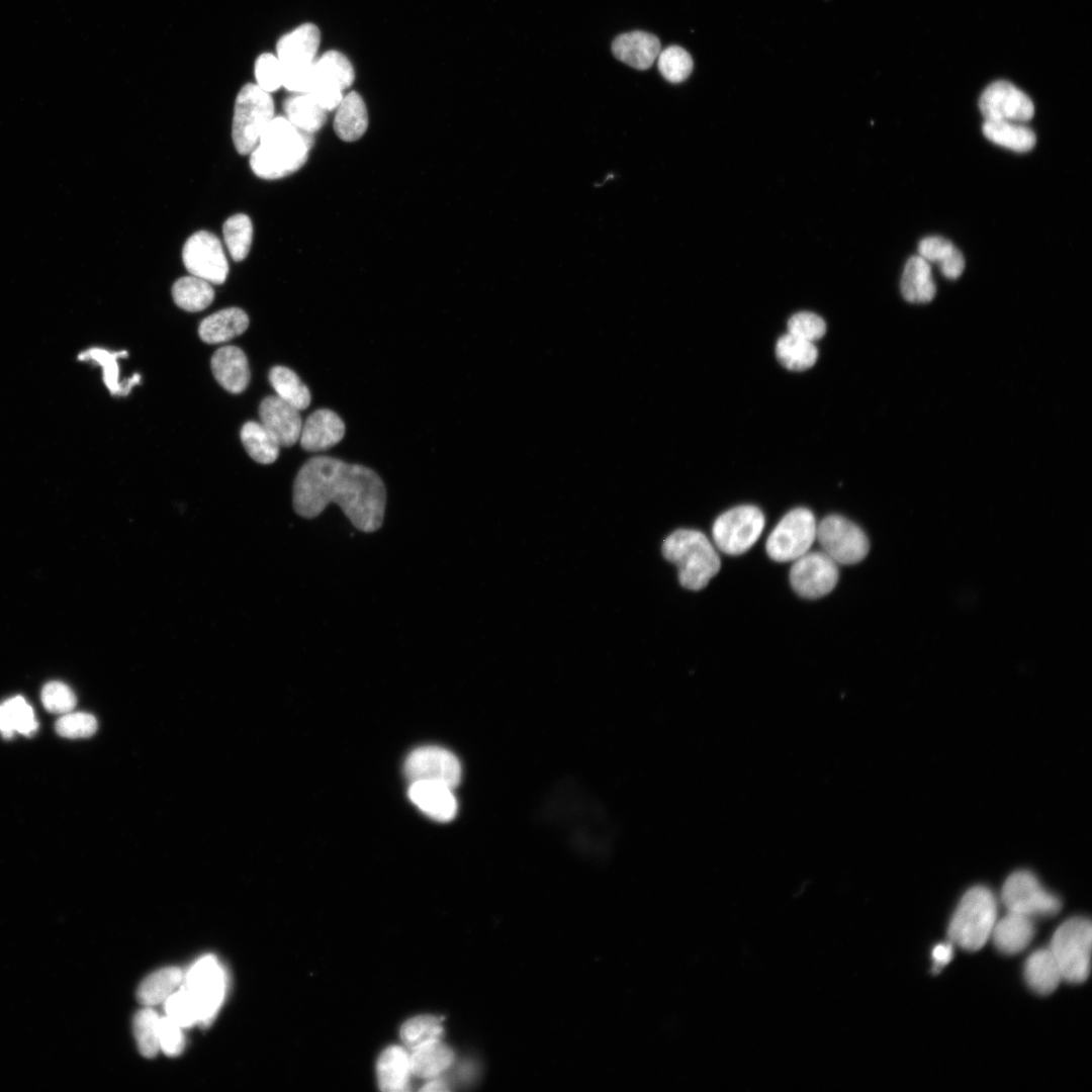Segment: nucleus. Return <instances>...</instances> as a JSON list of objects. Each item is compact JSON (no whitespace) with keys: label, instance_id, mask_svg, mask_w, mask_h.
<instances>
[{"label":"nucleus","instance_id":"de8ad7c7","mask_svg":"<svg viewBox=\"0 0 1092 1092\" xmlns=\"http://www.w3.org/2000/svg\"><path fill=\"white\" fill-rule=\"evenodd\" d=\"M256 84L268 93L282 86V68L278 58L270 53L260 55L255 63Z\"/></svg>","mask_w":1092,"mask_h":1092},{"label":"nucleus","instance_id":"6ab92c4d","mask_svg":"<svg viewBox=\"0 0 1092 1092\" xmlns=\"http://www.w3.org/2000/svg\"><path fill=\"white\" fill-rule=\"evenodd\" d=\"M452 790L440 783L418 781L411 783L407 795L426 815L440 822H448L457 812Z\"/></svg>","mask_w":1092,"mask_h":1092},{"label":"nucleus","instance_id":"20e7f679","mask_svg":"<svg viewBox=\"0 0 1092 1092\" xmlns=\"http://www.w3.org/2000/svg\"><path fill=\"white\" fill-rule=\"evenodd\" d=\"M996 917L997 903L992 891L985 886H975L958 904L949 921L948 938L966 950L976 951L991 936Z\"/></svg>","mask_w":1092,"mask_h":1092},{"label":"nucleus","instance_id":"72a5a7b5","mask_svg":"<svg viewBox=\"0 0 1092 1092\" xmlns=\"http://www.w3.org/2000/svg\"><path fill=\"white\" fill-rule=\"evenodd\" d=\"M776 355L787 369L803 371L815 364L818 351L814 343L787 333L778 340Z\"/></svg>","mask_w":1092,"mask_h":1092},{"label":"nucleus","instance_id":"603ef678","mask_svg":"<svg viewBox=\"0 0 1092 1092\" xmlns=\"http://www.w3.org/2000/svg\"><path fill=\"white\" fill-rule=\"evenodd\" d=\"M953 948L951 943H939L932 949V958L934 961L933 972L938 973L940 967L948 964L952 959Z\"/></svg>","mask_w":1092,"mask_h":1092},{"label":"nucleus","instance_id":"f704fd0d","mask_svg":"<svg viewBox=\"0 0 1092 1092\" xmlns=\"http://www.w3.org/2000/svg\"><path fill=\"white\" fill-rule=\"evenodd\" d=\"M172 296L179 307L187 311H200L212 302L214 290L209 282L191 275L175 281Z\"/></svg>","mask_w":1092,"mask_h":1092},{"label":"nucleus","instance_id":"e433bc0d","mask_svg":"<svg viewBox=\"0 0 1092 1092\" xmlns=\"http://www.w3.org/2000/svg\"><path fill=\"white\" fill-rule=\"evenodd\" d=\"M354 79V68L341 52L328 51L313 63V80L333 84L344 91L352 85Z\"/></svg>","mask_w":1092,"mask_h":1092},{"label":"nucleus","instance_id":"cd10ccee","mask_svg":"<svg viewBox=\"0 0 1092 1092\" xmlns=\"http://www.w3.org/2000/svg\"><path fill=\"white\" fill-rule=\"evenodd\" d=\"M982 130L987 140L1017 153L1030 151L1036 143L1035 133L1018 122L985 120Z\"/></svg>","mask_w":1092,"mask_h":1092},{"label":"nucleus","instance_id":"4c0bfd02","mask_svg":"<svg viewBox=\"0 0 1092 1092\" xmlns=\"http://www.w3.org/2000/svg\"><path fill=\"white\" fill-rule=\"evenodd\" d=\"M269 381L277 396L298 411L309 405V389L291 369L284 366L273 367L269 372Z\"/></svg>","mask_w":1092,"mask_h":1092},{"label":"nucleus","instance_id":"0eeeda50","mask_svg":"<svg viewBox=\"0 0 1092 1092\" xmlns=\"http://www.w3.org/2000/svg\"><path fill=\"white\" fill-rule=\"evenodd\" d=\"M181 985L195 1003L198 1023L209 1024L225 994V974L217 959L208 954L196 961L184 975Z\"/></svg>","mask_w":1092,"mask_h":1092},{"label":"nucleus","instance_id":"f8f14e48","mask_svg":"<svg viewBox=\"0 0 1092 1092\" xmlns=\"http://www.w3.org/2000/svg\"><path fill=\"white\" fill-rule=\"evenodd\" d=\"M187 271L209 283L221 284L229 274V262L218 238L207 231L191 235L182 250Z\"/></svg>","mask_w":1092,"mask_h":1092},{"label":"nucleus","instance_id":"a211bd4d","mask_svg":"<svg viewBox=\"0 0 1092 1092\" xmlns=\"http://www.w3.org/2000/svg\"><path fill=\"white\" fill-rule=\"evenodd\" d=\"M344 435L342 419L331 410L321 408L310 414L302 424L299 441L304 450L318 452L338 444Z\"/></svg>","mask_w":1092,"mask_h":1092},{"label":"nucleus","instance_id":"f03ea898","mask_svg":"<svg viewBox=\"0 0 1092 1092\" xmlns=\"http://www.w3.org/2000/svg\"><path fill=\"white\" fill-rule=\"evenodd\" d=\"M311 140L285 116H275L250 153V167L263 179H278L298 170L306 161Z\"/></svg>","mask_w":1092,"mask_h":1092},{"label":"nucleus","instance_id":"4468645a","mask_svg":"<svg viewBox=\"0 0 1092 1092\" xmlns=\"http://www.w3.org/2000/svg\"><path fill=\"white\" fill-rule=\"evenodd\" d=\"M404 774L411 783L436 782L453 789L460 782L461 766L450 751L438 746H423L408 754Z\"/></svg>","mask_w":1092,"mask_h":1092},{"label":"nucleus","instance_id":"39448f33","mask_svg":"<svg viewBox=\"0 0 1092 1092\" xmlns=\"http://www.w3.org/2000/svg\"><path fill=\"white\" fill-rule=\"evenodd\" d=\"M274 117L275 105L271 94L257 84L244 85L236 98L232 127L233 142L238 153L250 154Z\"/></svg>","mask_w":1092,"mask_h":1092},{"label":"nucleus","instance_id":"37998d69","mask_svg":"<svg viewBox=\"0 0 1092 1092\" xmlns=\"http://www.w3.org/2000/svg\"><path fill=\"white\" fill-rule=\"evenodd\" d=\"M658 70L669 82L685 81L693 70V60L682 48L671 46L658 55Z\"/></svg>","mask_w":1092,"mask_h":1092},{"label":"nucleus","instance_id":"b1692460","mask_svg":"<svg viewBox=\"0 0 1092 1092\" xmlns=\"http://www.w3.org/2000/svg\"><path fill=\"white\" fill-rule=\"evenodd\" d=\"M368 112L361 95L355 91L345 95L336 108L334 129L345 142H355L366 131Z\"/></svg>","mask_w":1092,"mask_h":1092},{"label":"nucleus","instance_id":"2eb2a0df","mask_svg":"<svg viewBox=\"0 0 1092 1092\" xmlns=\"http://www.w3.org/2000/svg\"><path fill=\"white\" fill-rule=\"evenodd\" d=\"M985 120H1002L1022 123L1032 118L1034 106L1031 99L1013 84L996 81L982 93L979 101Z\"/></svg>","mask_w":1092,"mask_h":1092},{"label":"nucleus","instance_id":"6e6552de","mask_svg":"<svg viewBox=\"0 0 1092 1092\" xmlns=\"http://www.w3.org/2000/svg\"><path fill=\"white\" fill-rule=\"evenodd\" d=\"M816 520L810 510H792L782 518L768 536L766 552L778 562L794 561L809 551L816 540Z\"/></svg>","mask_w":1092,"mask_h":1092},{"label":"nucleus","instance_id":"864d4df0","mask_svg":"<svg viewBox=\"0 0 1092 1092\" xmlns=\"http://www.w3.org/2000/svg\"><path fill=\"white\" fill-rule=\"evenodd\" d=\"M421 1090L422 1091H445V1090H447V1086L442 1080L434 1079L431 1082L427 1083Z\"/></svg>","mask_w":1092,"mask_h":1092},{"label":"nucleus","instance_id":"f257e3e1","mask_svg":"<svg viewBox=\"0 0 1092 1092\" xmlns=\"http://www.w3.org/2000/svg\"><path fill=\"white\" fill-rule=\"evenodd\" d=\"M293 508L307 519L337 504L353 526L371 533L381 528L386 489L372 469L330 456H315L298 470L293 483Z\"/></svg>","mask_w":1092,"mask_h":1092},{"label":"nucleus","instance_id":"423d86ee","mask_svg":"<svg viewBox=\"0 0 1092 1092\" xmlns=\"http://www.w3.org/2000/svg\"><path fill=\"white\" fill-rule=\"evenodd\" d=\"M1091 936V921L1085 917L1070 918L1055 931L1050 949L1067 982L1082 983L1088 978Z\"/></svg>","mask_w":1092,"mask_h":1092},{"label":"nucleus","instance_id":"412c9836","mask_svg":"<svg viewBox=\"0 0 1092 1092\" xmlns=\"http://www.w3.org/2000/svg\"><path fill=\"white\" fill-rule=\"evenodd\" d=\"M612 51L623 63L638 70H646L658 57L660 41L654 34L632 31L617 36L612 43Z\"/></svg>","mask_w":1092,"mask_h":1092},{"label":"nucleus","instance_id":"58836bf2","mask_svg":"<svg viewBox=\"0 0 1092 1092\" xmlns=\"http://www.w3.org/2000/svg\"><path fill=\"white\" fill-rule=\"evenodd\" d=\"M241 440L248 454L259 463L270 464L279 455V443L261 423L247 422L241 430Z\"/></svg>","mask_w":1092,"mask_h":1092},{"label":"nucleus","instance_id":"49530a36","mask_svg":"<svg viewBox=\"0 0 1092 1092\" xmlns=\"http://www.w3.org/2000/svg\"><path fill=\"white\" fill-rule=\"evenodd\" d=\"M41 702L49 712L63 715L75 708L77 700L74 692L67 685L61 681H50L42 688Z\"/></svg>","mask_w":1092,"mask_h":1092},{"label":"nucleus","instance_id":"4be33fe9","mask_svg":"<svg viewBox=\"0 0 1092 1092\" xmlns=\"http://www.w3.org/2000/svg\"><path fill=\"white\" fill-rule=\"evenodd\" d=\"M1034 935L1032 918L1008 912L995 923L991 936L996 948L1005 954H1015L1029 944Z\"/></svg>","mask_w":1092,"mask_h":1092},{"label":"nucleus","instance_id":"ddd939ff","mask_svg":"<svg viewBox=\"0 0 1092 1092\" xmlns=\"http://www.w3.org/2000/svg\"><path fill=\"white\" fill-rule=\"evenodd\" d=\"M838 576L837 563L823 551H808L794 560L790 570L792 587L806 599H819L829 594Z\"/></svg>","mask_w":1092,"mask_h":1092},{"label":"nucleus","instance_id":"9d476101","mask_svg":"<svg viewBox=\"0 0 1092 1092\" xmlns=\"http://www.w3.org/2000/svg\"><path fill=\"white\" fill-rule=\"evenodd\" d=\"M1001 898L1008 912L1031 918L1054 916L1062 908L1060 898L1042 888L1037 878L1025 870L1016 871L1006 879Z\"/></svg>","mask_w":1092,"mask_h":1092},{"label":"nucleus","instance_id":"7c9ffc66","mask_svg":"<svg viewBox=\"0 0 1092 1092\" xmlns=\"http://www.w3.org/2000/svg\"><path fill=\"white\" fill-rule=\"evenodd\" d=\"M410 1061L414 1075L434 1078L451 1065L453 1053L440 1040H435L412 1050Z\"/></svg>","mask_w":1092,"mask_h":1092},{"label":"nucleus","instance_id":"5701e85b","mask_svg":"<svg viewBox=\"0 0 1092 1092\" xmlns=\"http://www.w3.org/2000/svg\"><path fill=\"white\" fill-rule=\"evenodd\" d=\"M248 326L249 317L243 309L229 307L205 317L199 326L198 334L205 343L217 344L240 336Z\"/></svg>","mask_w":1092,"mask_h":1092},{"label":"nucleus","instance_id":"bb28decb","mask_svg":"<svg viewBox=\"0 0 1092 1092\" xmlns=\"http://www.w3.org/2000/svg\"><path fill=\"white\" fill-rule=\"evenodd\" d=\"M412 1074L410 1055L400 1046L384 1050L377 1062V1077L383 1091H404Z\"/></svg>","mask_w":1092,"mask_h":1092},{"label":"nucleus","instance_id":"09e8293b","mask_svg":"<svg viewBox=\"0 0 1092 1092\" xmlns=\"http://www.w3.org/2000/svg\"><path fill=\"white\" fill-rule=\"evenodd\" d=\"M825 332L826 324L824 320L810 311L795 313L788 321L789 334L812 343L821 339Z\"/></svg>","mask_w":1092,"mask_h":1092},{"label":"nucleus","instance_id":"c9c22d12","mask_svg":"<svg viewBox=\"0 0 1092 1092\" xmlns=\"http://www.w3.org/2000/svg\"><path fill=\"white\" fill-rule=\"evenodd\" d=\"M126 356V351L111 353L104 349L94 348L81 354L80 359H91L102 367L104 383L111 394L126 395L131 390L132 386L139 384L141 381V375L136 373L129 379L121 383L119 382L117 359Z\"/></svg>","mask_w":1092,"mask_h":1092},{"label":"nucleus","instance_id":"a18cd8bd","mask_svg":"<svg viewBox=\"0 0 1092 1092\" xmlns=\"http://www.w3.org/2000/svg\"><path fill=\"white\" fill-rule=\"evenodd\" d=\"M96 718L85 712H69L63 714L56 722V731L66 738H85L93 735L97 730Z\"/></svg>","mask_w":1092,"mask_h":1092},{"label":"nucleus","instance_id":"393cba45","mask_svg":"<svg viewBox=\"0 0 1092 1092\" xmlns=\"http://www.w3.org/2000/svg\"><path fill=\"white\" fill-rule=\"evenodd\" d=\"M1024 979L1028 987L1040 995H1049L1057 989L1063 978L1050 948L1037 949L1027 958Z\"/></svg>","mask_w":1092,"mask_h":1092},{"label":"nucleus","instance_id":"c85d7f7f","mask_svg":"<svg viewBox=\"0 0 1092 1092\" xmlns=\"http://www.w3.org/2000/svg\"><path fill=\"white\" fill-rule=\"evenodd\" d=\"M919 256L928 263H937L941 273L948 279H957L965 269L963 254L948 240L928 237L918 246Z\"/></svg>","mask_w":1092,"mask_h":1092},{"label":"nucleus","instance_id":"2f4dec72","mask_svg":"<svg viewBox=\"0 0 1092 1092\" xmlns=\"http://www.w3.org/2000/svg\"><path fill=\"white\" fill-rule=\"evenodd\" d=\"M183 977V972L177 967H167L152 973L139 987V1001L146 1006L165 1002L182 984Z\"/></svg>","mask_w":1092,"mask_h":1092},{"label":"nucleus","instance_id":"9b49d317","mask_svg":"<svg viewBox=\"0 0 1092 1092\" xmlns=\"http://www.w3.org/2000/svg\"><path fill=\"white\" fill-rule=\"evenodd\" d=\"M822 551L837 564H855L869 553L870 543L864 532L844 517L830 515L818 525L816 532Z\"/></svg>","mask_w":1092,"mask_h":1092},{"label":"nucleus","instance_id":"8fccbe9b","mask_svg":"<svg viewBox=\"0 0 1092 1092\" xmlns=\"http://www.w3.org/2000/svg\"><path fill=\"white\" fill-rule=\"evenodd\" d=\"M179 1026L167 1015L160 1017L159 1041L160 1049L170 1057L178 1056L184 1048V1036Z\"/></svg>","mask_w":1092,"mask_h":1092},{"label":"nucleus","instance_id":"a878e982","mask_svg":"<svg viewBox=\"0 0 1092 1092\" xmlns=\"http://www.w3.org/2000/svg\"><path fill=\"white\" fill-rule=\"evenodd\" d=\"M901 292L907 301L913 303L929 302L936 293L929 263L919 255L911 257L904 267Z\"/></svg>","mask_w":1092,"mask_h":1092},{"label":"nucleus","instance_id":"3c124183","mask_svg":"<svg viewBox=\"0 0 1092 1092\" xmlns=\"http://www.w3.org/2000/svg\"><path fill=\"white\" fill-rule=\"evenodd\" d=\"M308 93L326 111L335 110L344 97L342 89L333 84L318 80L312 81Z\"/></svg>","mask_w":1092,"mask_h":1092},{"label":"nucleus","instance_id":"dca6fc26","mask_svg":"<svg viewBox=\"0 0 1092 1092\" xmlns=\"http://www.w3.org/2000/svg\"><path fill=\"white\" fill-rule=\"evenodd\" d=\"M321 31L315 24L303 23L284 34L277 42L276 57L282 72L313 65L320 47Z\"/></svg>","mask_w":1092,"mask_h":1092},{"label":"nucleus","instance_id":"f3484780","mask_svg":"<svg viewBox=\"0 0 1092 1092\" xmlns=\"http://www.w3.org/2000/svg\"><path fill=\"white\" fill-rule=\"evenodd\" d=\"M259 415L261 424L280 446L290 447L299 440L302 428L299 411L277 395L262 400Z\"/></svg>","mask_w":1092,"mask_h":1092},{"label":"nucleus","instance_id":"c756f323","mask_svg":"<svg viewBox=\"0 0 1092 1092\" xmlns=\"http://www.w3.org/2000/svg\"><path fill=\"white\" fill-rule=\"evenodd\" d=\"M286 118L299 130L312 133L318 130L327 119V111L322 108L309 93H296L284 102Z\"/></svg>","mask_w":1092,"mask_h":1092},{"label":"nucleus","instance_id":"79ce46f5","mask_svg":"<svg viewBox=\"0 0 1092 1092\" xmlns=\"http://www.w3.org/2000/svg\"><path fill=\"white\" fill-rule=\"evenodd\" d=\"M440 1019L431 1015H421L405 1021L400 1029L402 1041L414 1050L423 1044L440 1040L442 1035Z\"/></svg>","mask_w":1092,"mask_h":1092},{"label":"nucleus","instance_id":"ea45409f","mask_svg":"<svg viewBox=\"0 0 1092 1092\" xmlns=\"http://www.w3.org/2000/svg\"><path fill=\"white\" fill-rule=\"evenodd\" d=\"M222 234L229 253L235 261L244 260L253 240V224L244 213L230 216L222 225Z\"/></svg>","mask_w":1092,"mask_h":1092},{"label":"nucleus","instance_id":"aec40b11","mask_svg":"<svg viewBox=\"0 0 1092 1092\" xmlns=\"http://www.w3.org/2000/svg\"><path fill=\"white\" fill-rule=\"evenodd\" d=\"M211 370L216 381L228 391L240 393L250 381V369L245 353L236 346H225L214 352Z\"/></svg>","mask_w":1092,"mask_h":1092},{"label":"nucleus","instance_id":"7ed1b4c3","mask_svg":"<svg viewBox=\"0 0 1092 1092\" xmlns=\"http://www.w3.org/2000/svg\"><path fill=\"white\" fill-rule=\"evenodd\" d=\"M662 554L676 565L680 584L692 590L704 588L721 567L715 547L697 530L672 532L663 541Z\"/></svg>","mask_w":1092,"mask_h":1092},{"label":"nucleus","instance_id":"473e14b6","mask_svg":"<svg viewBox=\"0 0 1092 1092\" xmlns=\"http://www.w3.org/2000/svg\"><path fill=\"white\" fill-rule=\"evenodd\" d=\"M37 721L30 705L20 696L0 704V732L11 737L15 732L31 735L37 729Z\"/></svg>","mask_w":1092,"mask_h":1092},{"label":"nucleus","instance_id":"a19ab883","mask_svg":"<svg viewBox=\"0 0 1092 1092\" xmlns=\"http://www.w3.org/2000/svg\"><path fill=\"white\" fill-rule=\"evenodd\" d=\"M159 1022V1015L151 1008H145L134 1016V1037L140 1053L146 1058L155 1057L160 1050Z\"/></svg>","mask_w":1092,"mask_h":1092},{"label":"nucleus","instance_id":"1a4fd4ad","mask_svg":"<svg viewBox=\"0 0 1092 1092\" xmlns=\"http://www.w3.org/2000/svg\"><path fill=\"white\" fill-rule=\"evenodd\" d=\"M764 523L762 512L754 506L728 510L714 522L712 533L715 545L725 554H742L757 541Z\"/></svg>","mask_w":1092,"mask_h":1092},{"label":"nucleus","instance_id":"c03bdc74","mask_svg":"<svg viewBox=\"0 0 1092 1092\" xmlns=\"http://www.w3.org/2000/svg\"><path fill=\"white\" fill-rule=\"evenodd\" d=\"M165 1009L167 1016L182 1028L198 1023L195 1003L183 986L168 997Z\"/></svg>","mask_w":1092,"mask_h":1092}]
</instances>
